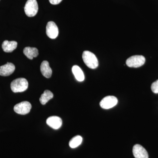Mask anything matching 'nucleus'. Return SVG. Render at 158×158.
Masks as SVG:
<instances>
[{
	"label": "nucleus",
	"instance_id": "16",
	"mask_svg": "<svg viewBox=\"0 0 158 158\" xmlns=\"http://www.w3.org/2000/svg\"><path fill=\"white\" fill-rule=\"evenodd\" d=\"M82 140H83V138L81 136H75L69 141V146L72 148L78 147L79 145L81 144Z\"/></svg>",
	"mask_w": 158,
	"mask_h": 158
},
{
	"label": "nucleus",
	"instance_id": "5",
	"mask_svg": "<svg viewBox=\"0 0 158 158\" xmlns=\"http://www.w3.org/2000/svg\"><path fill=\"white\" fill-rule=\"evenodd\" d=\"M32 106L28 102L24 101L17 104L15 106L14 110L15 113L20 115H26L30 113Z\"/></svg>",
	"mask_w": 158,
	"mask_h": 158
},
{
	"label": "nucleus",
	"instance_id": "13",
	"mask_svg": "<svg viewBox=\"0 0 158 158\" xmlns=\"http://www.w3.org/2000/svg\"><path fill=\"white\" fill-rule=\"evenodd\" d=\"M23 53L29 59L31 60L34 58L37 57L39 54L38 49L37 48L29 47L24 49Z\"/></svg>",
	"mask_w": 158,
	"mask_h": 158
},
{
	"label": "nucleus",
	"instance_id": "8",
	"mask_svg": "<svg viewBox=\"0 0 158 158\" xmlns=\"http://www.w3.org/2000/svg\"><path fill=\"white\" fill-rule=\"evenodd\" d=\"M133 153L135 158H148V153L146 150L139 144L134 145Z\"/></svg>",
	"mask_w": 158,
	"mask_h": 158
},
{
	"label": "nucleus",
	"instance_id": "14",
	"mask_svg": "<svg viewBox=\"0 0 158 158\" xmlns=\"http://www.w3.org/2000/svg\"><path fill=\"white\" fill-rule=\"evenodd\" d=\"M72 72L77 81L82 82L85 80V77L83 71L78 65L73 66Z\"/></svg>",
	"mask_w": 158,
	"mask_h": 158
},
{
	"label": "nucleus",
	"instance_id": "18",
	"mask_svg": "<svg viewBox=\"0 0 158 158\" xmlns=\"http://www.w3.org/2000/svg\"><path fill=\"white\" fill-rule=\"evenodd\" d=\"M62 1V0H49L51 4L54 5H58V4L61 2Z\"/></svg>",
	"mask_w": 158,
	"mask_h": 158
},
{
	"label": "nucleus",
	"instance_id": "12",
	"mask_svg": "<svg viewBox=\"0 0 158 158\" xmlns=\"http://www.w3.org/2000/svg\"><path fill=\"white\" fill-rule=\"evenodd\" d=\"M40 71L43 75L47 78H49L52 76V69L50 67L49 62L44 61L40 65Z\"/></svg>",
	"mask_w": 158,
	"mask_h": 158
},
{
	"label": "nucleus",
	"instance_id": "15",
	"mask_svg": "<svg viewBox=\"0 0 158 158\" xmlns=\"http://www.w3.org/2000/svg\"><path fill=\"white\" fill-rule=\"evenodd\" d=\"M53 98V93L50 90H45L44 93L41 94L40 98V101L41 104L44 105Z\"/></svg>",
	"mask_w": 158,
	"mask_h": 158
},
{
	"label": "nucleus",
	"instance_id": "6",
	"mask_svg": "<svg viewBox=\"0 0 158 158\" xmlns=\"http://www.w3.org/2000/svg\"><path fill=\"white\" fill-rule=\"evenodd\" d=\"M118 103V99L116 97L108 96L106 97L100 102V106L104 109H111L116 106Z\"/></svg>",
	"mask_w": 158,
	"mask_h": 158
},
{
	"label": "nucleus",
	"instance_id": "11",
	"mask_svg": "<svg viewBox=\"0 0 158 158\" xmlns=\"http://www.w3.org/2000/svg\"><path fill=\"white\" fill-rule=\"evenodd\" d=\"M17 42L15 41L5 40L2 44L3 51L6 52H11L17 48Z\"/></svg>",
	"mask_w": 158,
	"mask_h": 158
},
{
	"label": "nucleus",
	"instance_id": "2",
	"mask_svg": "<svg viewBox=\"0 0 158 158\" xmlns=\"http://www.w3.org/2000/svg\"><path fill=\"white\" fill-rule=\"evenodd\" d=\"M28 87V82L25 78H19L14 80L11 84V90L14 93L25 91Z\"/></svg>",
	"mask_w": 158,
	"mask_h": 158
},
{
	"label": "nucleus",
	"instance_id": "7",
	"mask_svg": "<svg viewBox=\"0 0 158 158\" xmlns=\"http://www.w3.org/2000/svg\"><path fill=\"white\" fill-rule=\"evenodd\" d=\"M47 35L51 39H55L59 35V29L54 22L50 21L46 26Z\"/></svg>",
	"mask_w": 158,
	"mask_h": 158
},
{
	"label": "nucleus",
	"instance_id": "4",
	"mask_svg": "<svg viewBox=\"0 0 158 158\" xmlns=\"http://www.w3.org/2000/svg\"><path fill=\"white\" fill-rule=\"evenodd\" d=\"M145 62V59L142 56L136 55L130 57L127 60L126 64L128 67L138 68L142 66Z\"/></svg>",
	"mask_w": 158,
	"mask_h": 158
},
{
	"label": "nucleus",
	"instance_id": "3",
	"mask_svg": "<svg viewBox=\"0 0 158 158\" xmlns=\"http://www.w3.org/2000/svg\"><path fill=\"white\" fill-rule=\"evenodd\" d=\"M24 11L26 15L28 17H34L38 11V4L36 0H28L26 3Z\"/></svg>",
	"mask_w": 158,
	"mask_h": 158
},
{
	"label": "nucleus",
	"instance_id": "1",
	"mask_svg": "<svg viewBox=\"0 0 158 158\" xmlns=\"http://www.w3.org/2000/svg\"><path fill=\"white\" fill-rule=\"evenodd\" d=\"M83 61L89 68L95 69L98 65L97 58L94 54L88 51H84L82 55Z\"/></svg>",
	"mask_w": 158,
	"mask_h": 158
},
{
	"label": "nucleus",
	"instance_id": "10",
	"mask_svg": "<svg viewBox=\"0 0 158 158\" xmlns=\"http://www.w3.org/2000/svg\"><path fill=\"white\" fill-rule=\"evenodd\" d=\"M15 66L14 64L10 62L0 66V75L2 76H9L14 72Z\"/></svg>",
	"mask_w": 158,
	"mask_h": 158
},
{
	"label": "nucleus",
	"instance_id": "17",
	"mask_svg": "<svg viewBox=\"0 0 158 158\" xmlns=\"http://www.w3.org/2000/svg\"><path fill=\"white\" fill-rule=\"evenodd\" d=\"M151 89L153 93H158V80L152 83L151 86Z\"/></svg>",
	"mask_w": 158,
	"mask_h": 158
},
{
	"label": "nucleus",
	"instance_id": "9",
	"mask_svg": "<svg viewBox=\"0 0 158 158\" xmlns=\"http://www.w3.org/2000/svg\"><path fill=\"white\" fill-rule=\"evenodd\" d=\"M47 124L52 128L55 130L59 129L62 126V119L57 116H52L47 118Z\"/></svg>",
	"mask_w": 158,
	"mask_h": 158
}]
</instances>
